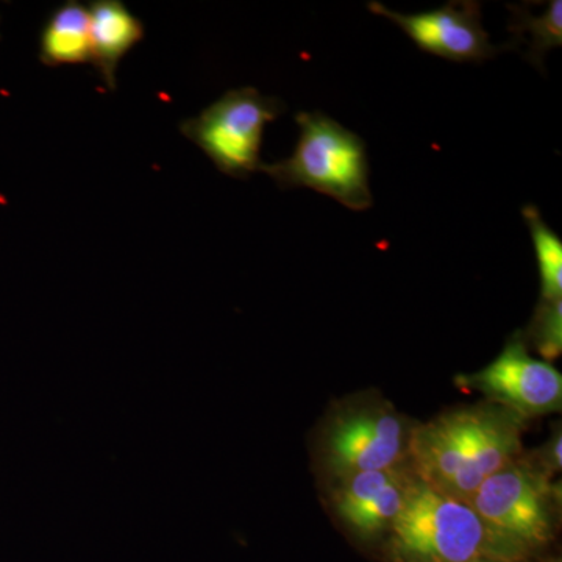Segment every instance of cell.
Here are the masks:
<instances>
[{"label":"cell","instance_id":"1","mask_svg":"<svg viewBox=\"0 0 562 562\" xmlns=\"http://www.w3.org/2000/svg\"><path fill=\"white\" fill-rule=\"evenodd\" d=\"M527 422L492 402L453 409L416 425L409 468L435 490L469 502L490 476L522 457Z\"/></svg>","mask_w":562,"mask_h":562},{"label":"cell","instance_id":"2","mask_svg":"<svg viewBox=\"0 0 562 562\" xmlns=\"http://www.w3.org/2000/svg\"><path fill=\"white\" fill-rule=\"evenodd\" d=\"M387 532L392 558L398 562H503L519 558L468 502L442 494L416 475Z\"/></svg>","mask_w":562,"mask_h":562},{"label":"cell","instance_id":"3","mask_svg":"<svg viewBox=\"0 0 562 562\" xmlns=\"http://www.w3.org/2000/svg\"><path fill=\"white\" fill-rule=\"evenodd\" d=\"M301 136L286 160L262 165L281 188H310L353 211L373 205L366 143L322 111L299 113Z\"/></svg>","mask_w":562,"mask_h":562},{"label":"cell","instance_id":"4","mask_svg":"<svg viewBox=\"0 0 562 562\" xmlns=\"http://www.w3.org/2000/svg\"><path fill=\"white\" fill-rule=\"evenodd\" d=\"M557 486L531 458H517L479 487L469 505L517 557L552 539Z\"/></svg>","mask_w":562,"mask_h":562},{"label":"cell","instance_id":"5","mask_svg":"<svg viewBox=\"0 0 562 562\" xmlns=\"http://www.w3.org/2000/svg\"><path fill=\"white\" fill-rule=\"evenodd\" d=\"M284 110L280 99L251 87L238 88L225 92L199 116L181 122L180 132L201 147L222 173L246 180L261 171L262 133Z\"/></svg>","mask_w":562,"mask_h":562},{"label":"cell","instance_id":"6","mask_svg":"<svg viewBox=\"0 0 562 562\" xmlns=\"http://www.w3.org/2000/svg\"><path fill=\"white\" fill-rule=\"evenodd\" d=\"M416 425L392 406L368 402L333 416L322 439L325 468L336 480L353 473L390 471L409 464Z\"/></svg>","mask_w":562,"mask_h":562},{"label":"cell","instance_id":"7","mask_svg":"<svg viewBox=\"0 0 562 562\" xmlns=\"http://www.w3.org/2000/svg\"><path fill=\"white\" fill-rule=\"evenodd\" d=\"M457 384L482 392L487 401L528 420L561 408V372L550 362L532 358L520 335L513 336L490 366L471 375L458 376Z\"/></svg>","mask_w":562,"mask_h":562},{"label":"cell","instance_id":"8","mask_svg":"<svg viewBox=\"0 0 562 562\" xmlns=\"http://www.w3.org/2000/svg\"><path fill=\"white\" fill-rule=\"evenodd\" d=\"M368 9L397 24L420 50L446 60L483 63L508 50L491 43L482 24V3L473 0L416 14L392 11L382 2H369Z\"/></svg>","mask_w":562,"mask_h":562},{"label":"cell","instance_id":"9","mask_svg":"<svg viewBox=\"0 0 562 562\" xmlns=\"http://www.w3.org/2000/svg\"><path fill=\"white\" fill-rule=\"evenodd\" d=\"M413 475V469L406 464L390 471L344 476L333 492L335 512L361 538L383 535L401 513Z\"/></svg>","mask_w":562,"mask_h":562},{"label":"cell","instance_id":"10","mask_svg":"<svg viewBox=\"0 0 562 562\" xmlns=\"http://www.w3.org/2000/svg\"><path fill=\"white\" fill-rule=\"evenodd\" d=\"M90 18L91 65L98 69L106 90H117V68L146 36V29L121 0H94L88 9Z\"/></svg>","mask_w":562,"mask_h":562},{"label":"cell","instance_id":"11","mask_svg":"<svg viewBox=\"0 0 562 562\" xmlns=\"http://www.w3.org/2000/svg\"><path fill=\"white\" fill-rule=\"evenodd\" d=\"M40 61L47 68L91 63L90 18L77 0L52 11L40 36Z\"/></svg>","mask_w":562,"mask_h":562},{"label":"cell","instance_id":"12","mask_svg":"<svg viewBox=\"0 0 562 562\" xmlns=\"http://www.w3.org/2000/svg\"><path fill=\"white\" fill-rule=\"evenodd\" d=\"M512 11L508 31L513 40L506 44L508 50L527 46L524 58L539 70H543L547 52L562 46V2L552 0L546 13L535 14L525 5H508Z\"/></svg>","mask_w":562,"mask_h":562},{"label":"cell","instance_id":"13","mask_svg":"<svg viewBox=\"0 0 562 562\" xmlns=\"http://www.w3.org/2000/svg\"><path fill=\"white\" fill-rule=\"evenodd\" d=\"M524 220L530 227L535 244L536 260L541 276V301L553 302L562 299V241L557 232L543 222L535 205L522 210Z\"/></svg>","mask_w":562,"mask_h":562},{"label":"cell","instance_id":"14","mask_svg":"<svg viewBox=\"0 0 562 562\" xmlns=\"http://www.w3.org/2000/svg\"><path fill=\"white\" fill-rule=\"evenodd\" d=\"M531 342L546 361L557 360L562 353V299L541 301L530 324Z\"/></svg>","mask_w":562,"mask_h":562},{"label":"cell","instance_id":"15","mask_svg":"<svg viewBox=\"0 0 562 562\" xmlns=\"http://www.w3.org/2000/svg\"><path fill=\"white\" fill-rule=\"evenodd\" d=\"M561 430L553 431L552 438L542 447L541 453H539V457L535 460L536 464H538L543 472L549 473L550 476L561 472Z\"/></svg>","mask_w":562,"mask_h":562},{"label":"cell","instance_id":"16","mask_svg":"<svg viewBox=\"0 0 562 562\" xmlns=\"http://www.w3.org/2000/svg\"><path fill=\"white\" fill-rule=\"evenodd\" d=\"M475 562H491V561H475Z\"/></svg>","mask_w":562,"mask_h":562}]
</instances>
